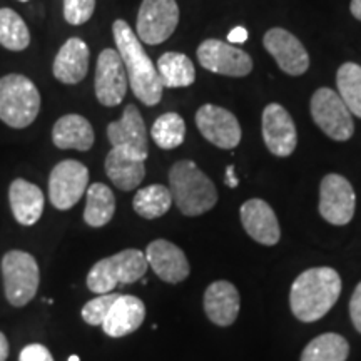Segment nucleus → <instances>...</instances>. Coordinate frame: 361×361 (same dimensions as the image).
Listing matches in <instances>:
<instances>
[{"label":"nucleus","mask_w":361,"mask_h":361,"mask_svg":"<svg viewBox=\"0 0 361 361\" xmlns=\"http://www.w3.org/2000/svg\"><path fill=\"white\" fill-rule=\"evenodd\" d=\"M341 295V278L333 268L306 269L291 284L290 306L300 322L322 319Z\"/></svg>","instance_id":"obj_1"},{"label":"nucleus","mask_w":361,"mask_h":361,"mask_svg":"<svg viewBox=\"0 0 361 361\" xmlns=\"http://www.w3.org/2000/svg\"><path fill=\"white\" fill-rule=\"evenodd\" d=\"M117 52L128 72L129 85L134 96L146 106H156L162 99V82L157 67L144 51L142 42L133 32L126 20H116L112 25Z\"/></svg>","instance_id":"obj_2"},{"label":"nucleus","mask_w":361,"mask_h":361,"mask_svg":"<svg viewBox=\"0 0 361 361\" xmlns=\"http://www.w3.org/2000/svg\"><path fill=\"white\" fill-rule=\"evenodd\" d=\"M169 189L184 216H201L218 202L214 183L192 161H178L171 168Z\"/></svg>","instance_id":"obj_3"},{"label":"nucleus","mask_w":361,"mask_h":361,"mask_svg":"<svg viewBox=\"0 0 361 361\" xmlns=\"http://www.w3.org/2000/svg\"><path fill=\"white\" fill-rule=\"evenodd\" d=\"M40 94L29 78L8 74L0 79V121L13 129H24L39 116Z\"/></svg>","instance_id":"obj_4"},{"label":"nucleus","mask_w":361,"mask_h":361,"mask_svg":"<svg viewBox=\"0 0 361 361\" xmlns=\"http://www.w3.org/2000/svg\"><path fill=\"white\" fill-rule=\"evenodd\" d=\"M149 268L146 252L139 250H124L109 258H104L90 268L87 288L97 295L111 293L117 284L139 281Z\"/></svg>","instance_id":"obj_5"},{"label":"nucleus","mask_w":361,"mask_h":361,"mask_svg":"<svg viewBox=\"0 0 361 361\" xmlns=\"http://www.w3.org/2000/svg\"><path fill=\"white\" fill-rule=\"evenodd\" d=\"M2 276L7 301L16 308L29 305L37 295L39 264L29 252L19 250L6 252L2 259Z\"/></svg>","instance_id":"obj_6"},{"label":"nucleus","mask_w":361,"mask_h":361,"mask_svg":"<svg viewBox=\"0 0 361 361\" xmlns=\"http://www.w3.org/2000/svg\"><path fill=\"white\" fill-rule=\"evenodd\" d=\"M311 116L319 129L333 141L345 142L353 137L355 123L340 94L329 87L318 89L311 97Z\"/></svg>","instance_id":"obj_7"},{"label":"nucleus","mask_w":361,"mask_h":361,"mask_svg":"<svg viewBox=\"0 0 361 361\" xmlns=\"http://www.w3.org/2000/svg\"><path fill=\"white\" fill-rule=\"evenodd\" d=\"M178 24L179 7L176 0H142L135 32L141 42L157 45L174 34Z\"/></svg>","instance_id":"obj_8"},{"label":"nucleus","mask_w":361,"mask_h":361,"mask_svg":"<svg viewBox=\"0 0 361 361\" xmlns=\"http://www.w3.org/2000/svg\"><path fill=\"white\" fill-rule=\"evenodd\" d=\"M89 188V171L82 162L66 159L49 176V197L54 207L66 211L79 202Z\"/></svg>","instance_id":"obj_9"},{"label":"nucleus","mask_w":361,"mask_h":361,"mask_svg":"<svg viewBox=\"0 0 361 361\" xmlns=\"http://www.w3.org/2000/svg\"><path fill=\"white\" fill-rule=\"evenodd\" d=\"M355 189L340 174H326L319 184V214L335 226L348 224L355 216Z\"/></svg>","instance_id":"obj_10"},{"label":"nucleus","mask_w":361,"mask_h":361,"mask_svg":"<svg viewBox=\"0 0 361 361\" xmlns=\"http://www.w3.org/2000/svg\"><path fill=\"white\" fill-rule=\"evenodd\" d=\"M197 61L206 71L229 78H245L252 71L250 54L218 39H207L197 47Z\"/></svg>","instance_id":"obj_11"},{"label":"nucleus","mask_w":361,"mask_h":361,"mask_svg":"<svg viewBox=\"0 0 361 361\" xmlns=\"http://www.w3.org/2000/svg\"><path fill=\"white\" fill-rule=\"evenodd\" d=\"M128 72L117 49H104L96 67V96L106 107L119 106L128 92Z\"/></svg>","instance_id":"obj_12"},{"label":"nucleus","mask_w":361,"mask_h":361,"mask_svg":"<svg viewBox=\"0 0 361 361\" xmlns=\"http://www.w3.org/2000/svg\"><path fill=\"white\" fill-rule=\"evenodd\" d=\"M196 126L206 141L219 149H234L241 141V126L236 116L224 107L204 104L196 112Z\"/></svg>","instance_id":"obj_13"},{"label":"nucleus","mask_w":361,"mask_h":361,"mask_svg":"<svg viewBox=\"0 0 361 361\" xmlns=\"http://www.w3.org/2000/svg\"><path fill=\"white\" fill-rule=\"evenodd\" d=\"M263 141L273 156L288 157L295 152L298 144L296 126L281 104H268L263 111Z\"/></svg>","instance_id":"obj_14"},{"label":"nucleus","mask_w":361,"mask_h":361,"mask_svg":"<svg viewBox=\"0 0 361 361\" xmlns=\"http://www.w3.org/2000/svg\"><path fill=\"white\" fill-rule=\"evenodd\" d=\"M264 49L273 56L279 69L288 75H301L308 71L310 56L305 45L291 32L281 27H274L264 34Z\"/></svg>","instance_id":"obj_15"},{"label":"nucleus","mask_w":361,"mask_h":361,"mask_svg":"<svg viewBox=\"0 0 361 361\" xmlns=\"http://www.w3.org/2000/svg\"><path fill=\"white\" fill-rule=\"evenodd\" d=\"M107 139H109L112 147L124 149L126 152L142 161L147 159L149 147L146 124H144L141 112L134 104L126 106L124 114L119 121L107 126Z\"/></svg>","instance_id":"obj_16"},{"label":"nucleus","mask_w":361,"mask_h":361,"mask_svg":"<svg viewBox=\"0 0 361 361\" xmlns=\"http://www.w3.org/2000/svg\"><path fill=\"white\" fill-rule=\"evenodd\" d=\"M146 259L156 276H159L166 283L178 284L184 281L191 273L184 251L166 239H156L147 246Z\"/></svg>","instance_id":"obj_17"},{"label":"nucleus","mask_w":361,"mask_h":361,"mask_svg":"<svg viewBox=\"0 0 361 361\" xmlns=\"http://www.w3.org/2000/svg\"><path fill=\"white\" fill-rule=\"evenodd\" d=\"M239 216H241V223L245 226L246 233L256 243L263 246L278 245L279 238H281V229H279L276 214L268 202L252 197L241 206Z\"/></svg>","instance_id":"obj_18"},{"label":"nucleus","mask_w":361,"mask_h":361,"mask_svg":"<svg viewBox=\"0 0 361 361\" xmlns=\"http://www.w3.org/2000/svg\"><path fill=\"white\" fill-rule=\"evenodd\" d=\"M146 319V305L137 296L119 295L107 314L102 329L107 336L123 338L134 333Z\"/></svg>","instance_id":"obj_19"},{"label":"nucleus","mask_w":361,"mask_h":361,"mask_svg":"<svg viewBox=\"0 0 361 361\" xmlns=\"http://www.w3.org/2000/svg\"><path fill=\"white\" fill-rule=\"evenodd\" d=\"M241 300L239 291L229 281H214L204 293V311L209 322L218 326H231L236 322Z\"/></svg>","instance_id":"obj_20"},{"label":"nucleus","mask_w":361,"mask_h":361,"mask_svg":"<svg viewBox=\"0 0 361 361\" xmlns=\"http://www.w3.org/2000/svg\"><path fill=\"white\" fill-rule=\"evenodd\" d=\"M54 75L62 84H79L89 71V47L82 39L72 37L57 52Z\"/></svg>","instance_id":"obj_21"},{"label":"nucleus","mask_w":361,"mask_h":361,"mask_svg":"<svg viewBox=\"0 0 361 361\" xmlns=\"http://www.w3.org/2000/svg\"><path fill=\"white\" fill-rule=\"evenodd\" d=\"M104 168H106V173L112 184L119 188L121 191H133L142 183L144 176H146L144 161L119 147L111 149L109 154L106 156Z\"/></svg>","instance_id":"obj_22"},{"label":"nucleus","mask_w":361,"mask_h":361,"mask_svg":"<svg viewBox=\"0 0 361 361\" xmlns=\"http://www.w3.org/2000/svg\"><path fill=\"white\" fill-rule=\"evenodd\" d=\"M8 201L17 223L32 226L37 223L44 211V192L39 186L25 179H16L8 188Z\"/></svg>","instance_id":"obj_23"},{"label":"nucleus","mask_w":361,"mask_h":361,"mask_svg":"<svg viewBox=\"0 0 361 361\" xmlns=\"http://www.w3.org/2000/svg\"><path fill=\"white\" fill-rule=\"evenodd\" d=\"M94 129L85 117L79 114L62 116L52 129V141L59 149L89 151L92 147Z\"/></svg>","instance_id":"obj_24"},{"label":"nucleus","mask_w":361,"mask_h":361,"mask_svg":"<svg viewBox=\"0 0 361 361\" xmlns=\"http://www.w3.org/2000/svg\"><path fill=\"white\" fill-rule=\"evenodd\" d=\"M156 67L162 87H188L196 80V69H194L192 61L180 52L162 54Z\"/></svg>","instance_id":"obj_25"},{"label":"nucleus","mask_w":361,"mask_h":361,"mask_svg":"<svg viewBox=\"0 0 361 361\" xmlns=\"http://www.w3.org/2000/svg\"><path fill=\"white\" fill-rule=\"evenodd\" d=\"M85 196H87V201H85L84 221L90 228H102L114 218L116 197L106 184H92L85 191Z\"/></svg>","instance_id":"obj_26"},{"label":"nucleus","mask_w":361,"mask_h":361,"mask_svg":"<svg viewBox=\"0 0 361 361\" xmlns=\"http://www.w3.org/2000/svg\"><path fill=\"white\" fill-rule=\"evenodd\" d=\"M173 204L171 189L162 184H151L135 192L133 206L134 211L144 219H157L164 216Z\"/></svg>","instance_id":"obj_27"},{"label":"nucleus","mask_w":361,"mask_h":361,"mask_svg":"<svg viewBox=\"0 0 361 361\" xmlns=\"http://www.w3.org/2000/svg\"><path fill=\"white\" fill-rule=\"evenodd\" d=\"M350 345L341 335L323 333L311 340L301 353L300 361H346Z\"/></svg>","instance_id":"obj_28"},{"label":"nucleus","mask_w":361,"mask_h":361,"mask_svg":"<svg viewBox=\"0 0 361 361\" xmlns=\"http://www.w3.org/2000/svg\"><path fill=\"white\" fill-rule=\"evenodd\" d=\"M338 94L348 106L350 112L361 119V66L345 62L336 74Z\"/></svg>","instance_id":"obj_29"},{"label":"nucleus","mask_w":361,"mask_h":361,"mask_svg":"<svg viewBox=\"0 0 361 361\" xmlns=\"http://www.w3.org/2000/svg\"><path fill=\"white\" fill-rule=\"evenodd\" d=\"M0 44L13 52L24 51L30 44L25 22L12 8H0Z\"/></svg>","instance_id":"obj_30"},{"label":"nucleus","mask_w":361,"mask_h":361,"mask_svg":"<svg viewBox=\"0 0 361 361\" xmlns=\"http://www.w3.org/2000/svg\"><path fill=\"white\" fill-rule=\"evenodd\" d=\"M151 135L161 149H176L184 142L186 137V124L176 112H166L159 116L152 124Z\"/></svg>","instance_id":"obj_31"},{"label":"nucleus","mask_w":361,"mask_h":361,"mask_svg":"<svg viewBox=\"0 0 361 361\" xmlns=\"http://www.w3.org/2000/svg\"><path fill=\"white\" fill-rule=\"evenodd\" d=\"M117 298H119L117 293H106V295H101L87 301L84 305L82 311H80L84 322L87 324H92V326H102V323L106 322L107 314H109L112 305H114Z\"/></svg>","instance_id":"obj_32"},{"label":"nucleus","mask_w":361,"mask_h":361,"mask_svg":"<svg viewBox=\"0 0 361 361\" xmlns=\"http://www.w3.org/2000/svg\"><path fill=\"white\" fill-rule=\"evenodd\" d=\"M96 0H64V19L71 25H82L92 17Z\"/></svg>","instance_id":"obj_33"},{"label":"nucleus","mask_w":361,"mask_h":361,"mask_svg":"<svg viewBox=\"0 0 361 361\" xmlns=\"http://www.w3.org/2000/svg\"><path fill=\"white\" fill-rule=\"evenodd\" d=\"M19 361H54L51 351L45 348L44 345L34 343V345H27L20 351Z\"/></svg>","instance_id":"obj_34"},{"label":"nucleus","mask_w":361,"mask_h":361,"mask_svg":"<svg viewBox=\"0 0 361 361\" xmlns=\"http://www.w3.org/2000/svg\"><path fill=\"white\" fill-rule=\"evenodd\" d=\"M350 316L356 331L361 335V281L356 284L353 295L350 300Z\"/></svg>","instance_id":"obj_35"},{"label":"nucleus","mask_w":361,"mask_h":361,"mask_svg":"<svg viewBox=\"0 0 361 361\" xmlns=\"http://www.w3.org/2000/svg\"><path fill=\"white\" fill-rule=\"evenodd\" d=\"M246 40H247V30L245 27H234L228 35L229 44H245Z\"/></svg>","instance_id":"obj_36"},{"label":"nucleus","mask_w":361,"mask_h":361,"mask_svg":"<svg viewBox=\"0 0 361 361\" xmlns=\"http://www.w3.org/2000/svg\"><path fill=\"white\" fill-rule=\"evenodd\" d=\"M224 183L228 184L229 188H236L239 184V179L236 178V174H234V166H228V169H226Z\"/></svg>","instance_id":"obj_37"},{"label":"nucleus","mask_w":361,"mask_h":361,"mask_svg":"<svg viewBox=\"0 0 361 361\" xmlns=\"http://www.w3.org/2000/svg\"><path fill=\"white\" fill-rule=\"evenodd\" d=\"M8 356V341L6 335L0 331V361H6Z\"/></svg>","instance_id":"obj_38"},{"label":"nucleus","mask_w":361,"mask_h":361,"mask_svg":"<svg viewBox=\"0 0 361 361\" xmlns=\"http://www.w3.org/2000/svg\"><path fill=\"white\" fill-rule=\"evenodd\" d=\"M350 11H351V13H353L355 19L361 20V0H351Z\"/></svg>","instance_id":"obj_39"},{"label":"nucleus","mask_w":361,"mask_h":361,"mask_svg":"<svg viewBox=\"0 0 361 361\" xmlns=\"http://www.w3.org/2000/svg\"><path fill=\"white\" fill-rule=\"evenodd\" d=\"M69 361H80V358H79V356H78V355H72V356H71V358H69Z\"/></svg>","instance_id":"obj_40"},{"label":"nucleus","mask_w":361,"mask_h":361,"mask_svg":"<svg viewBox=\"0 0 361 361\" xmlns=\"http://www.w3.org/2000/svg\"><path fill=\"white\" fill-rule=\"evenodd\" d=\"M20 2H27V0H20Z\"/></svg>","instance_id":"obj_41"}]
</instances>
